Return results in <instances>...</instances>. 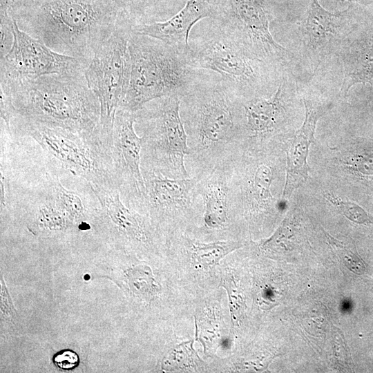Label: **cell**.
<instances>
[{"mask_svg": "<svg viewBox=\"0 0 373 373\" xmlns=\"http://www.w3.org/2000/svg\"><path fill=\"white\" fill-rule=\"evenodd\" d=\"M213 75L180 98V112L190 149L185 163L190 176L200 180L238 153L242 142V101Z\"/></svg>", "mask_w": 373, "mask_h": 373, "instance_id": "cell-1", "label": "cell"}, {"mask_svg": "<svg viewBox=\"0 0 373 373\" xmlns=\"http://www.w3.org/2000/svg\"><path fill=\"white\" fill-rule=\"evenodd\" d=\"M119 12L112 0H36L12 17L54 51L90 64L112 35Z\"/></svg>", "mask_w": 373, "mask_h": 373, "instance_id": "cell-2", "label": "cell"}, {"mask_svg": "<svg viewBox=\"0 0 373 373\" xmlns=\"http://www.w3.org/2000/svg\"><path fill=\"white\" fill-rule=\"evenodd\" d=\"M84 71L21 81L1 79L0 83L9 90L17 115L68 130L106 151L101 138L99 103Z\"/></svg>", "mask_w": 373, "mask_h": 373, "instance_id": "cell-3", "label": "cell"}, {"mask_svg": "<svg viewBox=\"0 0 373 373\" xmlns=\"http://www.w3.org/2000/svg\"><path fill=\"white\" fill-rule=\"evenodd\" d=\"M198 23L189 38L191 66L220 75L242 101L273 95L287 70L258 57L218 20Z\"/></svg>", "mask_w": 373, "mask_h": 373, "instance_id": "cell-4", "label": "cell"}, {"mask_svg": "<svg viewBox=\"0 0 373 373\" xmlns=\"http://www.w3.org/2000/svg\"><path fill=\"white\" fill-rule=\"evenodd\" d=\"M130 81L119 107L136 113L155 99H180L211 70L191 66L186 54L158 39L133 30L128 41Z\"/></svg>", "mask_w": 373, "mask_h": 373, "instance_id": "cell-5", "label": "cell"}, {"mask_svg": "<svg viewBox=\"0 0 373 373\" xmlns=\"http://www.w3.org/2000/svg\"><path fill=\"white\" fill-rule=\"evenodd\" d=\"M180 99L168 96L146 103L135 113V124L142 139V170L170 178L190 175L186 157L190 153L180 112Z\"/></svg>", "mask_w": 373, "mask_h": 373, "instance_id": "cell-6", "label": "cell"}, {"mask_svg": "<svg viewBox=\"0 0 373 373\" xmlns=\"http://www.w3.org/2000/svg\"><path fill=\"white\" fill-rule=\"evenodd\" d=\"M133 30V22L119 12L112 35L96 51L84 71L88 85L99 103L101 138L111 154L115 115L130 81L128 46Z\"/></svg>", "mask_w": 373, "mask_h": 373, "instance_id": "cell-7", "label": "cell"}, {"mask_svg": "<svg viewBox=\"0 0 373 373\" xmlns=\"http://www.w3.org/2000/svg\"><path fill=\"white\" fill-rule=\"evenodd\" d=\"M11 122L15 131L31 137L58 164L87 181L90 186L119 189L112 157L104 148L68 130L19 115Z\"/></svg>", "mask_w": 373, "mask_h": 373, "instance_id": "cell-8", "label": "cell"}, {"mask_svg": "<svg viewBox=\"0 0 373 373\" xmlns=\"http://www.w3.org/2000/svg\"><path fill=\"white\" fill-rule=\"evenodd\" d=\"M217 20L258 57L286 70L294 56L274 39L262 0H226L222 15Z\"/></svg>", "mask_w": 373, "mask_h": 373, "instance_id": "cell-9", "label": "cell"}, {"mask_svg": "<svg viewBox=\"0 0 373 373\" xmlns=\"http://www.w3.org/2000/svg\"><path fill=\"white\" fill-rule=\"evenodd\" d=\"M145 184V214L165 228L183 226L200 211L202 199L196 190V177L170 178L142 170Z\"/></svg>", "mask_w": 373, "mask_h": 373, "instance_id": "cell-10", "label": "cell"}, {"mask_svg": "<svg viewBox=\"0 0 373 373\" xmlns=\"http://www.w3.org/2000/svg\"><path fill=\"white\" fill-rule=\"evenodd\" d=\"M13 42L1 58L0 79L21 81L44 75L84 71L88 62L58 53L21 30L14 19Z\"/></svg>", "mask_w": 373, "mask_h": 373, "instance_id": "cell-11", "label": "cell"}, {"mask_svg": "<svg viewBox=\"0 0 373 373\" xmlns=\"http://www.w3.org/2000/svg\"><path fill=\"white\" fill-rule=\"evenodd\" d=\"M135 113H116L111 155L115 178L125 204L145 214V184L141 169L142 139L135 132Z\"/></svg>", "mask_w": 373, "mask_h": 373, "instance_id": "cell-12", "label": "cell"}, {"mask_svg": "<svg viewBox=\"0 0 373 373\" xmlns=\"http://www.w3.org/2000/svg\"><path fill=\"white\" fill-rule=\"evenodd\" d=\"M347 11L331 12L318 0H311L308 12L299 27L301 54L307 65L315 73L320 65L338 53L349 35Z\"/></svg>", "mask_w": 373, "mask_h": 373, "instance_id": "cell-13", "label": "cell"}, {"mask_svg": "<svg viewBox=\"0 0 373 373\" xmlns=\"http://www.w3.org/2000/svg\"><path fill=\"white\" fill-rule=\"evenodd\" d=\"M100 204L99 213L115 233L128 245L149 249L155 245V232L150 218L128 207L118 188L90 186Z\"/></svg>", "mask_w": 373, "mask_h": 373, "instance_id": "cell-14", "label": "cell"}, {"mask_svg": "<svg viewBox=\"0 0 373 373\" xmlns=\"http://www.w3.org/2000/svg\"><path fill=\"white\" fill-rule=\"evenodd\" d=\"M225 2L226 0H188L184 6L169 19L134 25L133 30L162 40L186 53L193 28L203 19H220Z\"/></svg>", "mask_w": 373, "mask_h": 373, "instance_id": "cell-15", "label": "cell"}, {"mask_svg": "<svg viewBox=\"0 0 373 373\" xmlns=\"http://www.w3.org/2000/svg\"><path fill=\"white\" fill-rule=\"evenodd\" d=\"M286 72L276 92L269 97H257L242 102L243 108L242 141L262 140L274 133L283 122L285 97L297 86Z\"/></svg>", "mask_w": 373, "mask_h": 373, "instance_id": "cell-16", "label": "cell"}, {"mask_svg": "<svg viewBox=\"0 0 373 373\" xmlns=\"http://www.w3.org/2000/svg\"><path fill=\"white\" fill-rule=\"evenodd\" d=\"M203 204V227L209 231H225L236 215L227 160L217 165L196 184Z\"/></svg>", "mask_w": 373, "mask_h": 373, "instance_id": "cell-17", "label": "cell"}, {"mask_svg": "<svg viewBox=\"0 0 373 373\" xmlns=\"http://www.w3.org/2000/svg\"><path fill=\"white\" fill-rule=\"evenodd\" d=\"M305 117L301 126L294 133L287 154L286 180L282 200H287L292 193L307 179L309 166L307 157L311 144L314 141V133L318 119L332 107L303 98Z\"/></svg>", "mask_w": 373, "mask_h": 373, "instance_id": "cell-18", "label": "cell"}, {"mask_svg": "<svg viewBox=\"0 0 373 373\" xmlns=\"http://www.w3.org/2000/svg\"><path fill=\"white\" fill-rule=\"evenodd\" d=\"M176 246L187 254L197 267L207 269L219 263L227 254L241 247L239 242L218 240L204 242L186 236H178Z\"/></svg>", "mask_w": 373, "mask_h": 373, "instance_id": "cell-19", "label": "cell"}, {"mask_svg": "<svg viewBox=\"0 0 373 373\" xmlns=\"http://www.w3.org/2000/svg\"><path fill=\"white\" fill-rule=\"evenodd\" d=\"M112 1L119 13L126 16L134 25L163 21L172 17L169 12V0Z\"/></svg>", "mask_w": 373, "mask_h": 373, "instance_id": "cell-20", "label": "cell"}, {"mask_svg": "<svg viewBox=\"0 0 373 373\" xmlns=\"http://www.w3.org/2000/svg\"><path fill=\"white\" fill-rule=\"evenodd\" d=\"M35 224L46 232H58L65 230L71 220L59 207L55 200H46L39 204L35 215Z\"/></svg>", "mask_w": 373, "mask_h": 373, "instance_id": "cell-21", "label": "cell"}, {"mask_svg": "<svg viewBox=\"0 0 373 373\" xmlns=\"http://www.w3.org/2000/svg\"><path fill=\"white\" fill-rule=\"evenodd\" d=\"M52 198L72 222H82L88 217L86 206L80 196L66 189L59 181L53 186Z\"/></svg>", "mask_w": 373, "mask_h": 373, "instance_id": "cell-22", "label": "cell"}, {"mask_svg": "<svg viewBox=\"0 0 373 373\" xmlns=\"http://www.w3.org/2000/svg\"><path fill=\"white\" fill-rule=\"evenodd\" d=\"M202 363L193 347V341L184 342L170 351L163 358L162 367L167 371L196 370Z\"/></svg>", "mask_w": 373, "mask_h": 373, "instance_id": "cell-23", "label": "cell"}, {"mask_svg": "<svg viewBox=\"0 0 373 373\" xmlns=\"http://www.w3.org/2000/svg\"><path fill=\"white\" fill-rule=\"evenodd\" d=\"M220 286L223 287L228 295L231 319L233 325H238L245 312V299L241 289L234 277L229 274H224L222 277Z\"/></svg>", "mask_w": 373, "mask_h": 373, "instance_id": "cell-24", "label": "cell"}, {"mask_svg": "<svg viewBox=\"0 0 373 373\" xmlns=\"http://www.w3.org/2000/svg\"><path fill=\"white\" fill-rule=\"evenodd\" d=\"M325 236L334 251L349 269L358 274L364 272L365 263L352 246L335 239L327 233Z\"/></svg>", "mask_w": 373, "mask_h": 373, "instance_id": "cell-25", "label": "cell"}, {"mask_svg": "<svg viewBox=\"0 0 373 373\" xmlns=\"http://www.w3.org/2000/svg\"><path fill=\"white\" fill-rule=\"evenodd\" d=\"M325 197L349 220L358 224H370L373 222V218L357 204L344 200L330 193H326Z\"/></svg>", "mask_w": 373, "mask_h": 373, "instance_id": "cell-26", "label": "cell"}, {"mask_svg": "<svg viewBox=\"0 0 373 373\" xmlns=\"http://www.w3.org/2000/svg\"><path fill=\"white\" fill-rule=\"evenodd\" d=\"M131 271L128 274V279L134 292L152 296L157 291L158 288L155 284L151 269L148 267H140Z\"/></svg>", "mask_w": 373, "mask_h": 373, "instance_id": "cell-27", "label": "cell"}, {"mask_svg": "<svg viewBox=\"0 0 373 373\" xmlns=\"http://www.w3.org/2000/svg\"><path fill=\"white\" fill-rule=\"evenodd\" d=\"M1 19V58L11 48L13 42L12 25L14 19L8 11L0 10Z\"/></svg>", "mask_w": 373, "mask_h": 373, "instance_id": "cell-28", "label": "cell"}, {"mask_svg": "<svg viewBox=\"0 0 373 373\" xmlns=\"http://www.w3.org/2000/svg\"><path fill=\"white\" fill-rule=\"evenodd\" d=\"M355 171L364 175L373 174V153L352 156L347 162Z\"/></svg>", "mask_w": 373, "mask_h": 373, "instance_id": "cell-29", "label": "cell"}, {"mask_svg": "<svg viewBox=\"0 0 373 373\" xmlns=\"http://www.w3.org/2000/svg\"><path fill=\"white\" fill-rule=\"evenodd\" d=\"M54 362L61 369L71 370L77 366L79 358L75 352L64 350L55 356Z\"/></svg>", "mask_w": 373, "mask_h": 373, "instance_id": "cell-30", "label": "cell"}, {"mask_svg": "<svg viewBox=\"0 0 373 373\" xmlns=\"http://www.w3.org/2000/svg\"><path fill=\"white\" fill-rule=\"evenodd\" d=\"M334 1H336V2H344V1H352L354 0H334Z\"/></svg>", "mask_w": 373, "mask_h": 373, "instance_id": "cell-31", "label": "cell"}]
</instances>
